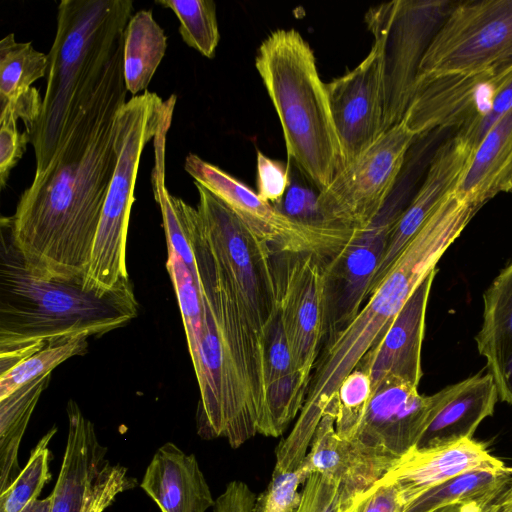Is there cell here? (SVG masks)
Here are the masks:
<instances>
[{
	"mask_svg": "<svg viewBox=\"0 0 512 512\" xmlns=\"http://www.w3.org/2000/svg\"><path fill=\"white\" fill-rule=\"evenodd\" d=\"M124 36L92 76L57 155L2 217L27 269L42 279L84 281L119 156L118 114L127 102Z\"/></svg>",
	"mask_w": 512,
	"mask_h": 512,
	"instance_id": "1",
	"label": "cell"
},
{
	"mask_svg": "<svg viewBox=\"0 0 512 512\" xmlns=\"http://www.w3.org/2000/svg\"><path fill=\"white\" fill-rule=\"evenodd\" d=\"M452 192L400 251L355 318L326 339L298 419L283 441L289 452L307 453L342 381L387 332L408 299L481 209V205L460 199Z\"/></svg>",
	"mask_w": 512,
	"mask_h": 512,
	"instance_id": "2",
	"label": "cell"
},
{
	"mask_svg": "<svg viewBox=\"0 0 512 512\" xmlns=\"http://www.w3.org/2000/svg\"><path fill=\"white\" fill-rule=\"evenodd\" d=\"M138 315L131 282L100 294L83 281L34 276L1 226L0 357L16 365L50 341L101 336Z\"/></svg>",
	"mask_w": 512,
	"mask_h": 512,
	"instance_id": "3",
	"label": "cell"
},
{
	"mask_svg": "<svg viewBox=\"0 0 512 512\" xmlns=\"http://www.w3.org/2000/svg\"><path fill=\"white\" fill-rule=\"evenodd\" d=\"M255 66L279 117L289 162L324 191L345 162L309 43L294 28L277 29L261 43Z\"/></svg>",
	"mask_w": 512,
	"mask_h": 512,
	"instance_id": "4",
	"label": "cell"
},
{
	"mask_svg": "<svg viewBox=\"0 0 512 512\" xmlns=\"http://www.w3.org/2000/svg\"><path fill=\"white\" fill-rule=\"evenodd\" d=\"M132 10L131 0L59 3L41 112L29 134L35 152V175L43 173L57 155L71 103L111 55L124 35Z\"/></svg>",
	"mask_w": 512,
	"mask_h": 512,
	"instance_id": "5",
	"label": "cell"
},
{
	"mask_svg": "<svg viewBox=\"0 0 512 512\" xmlns=\"http://www.w3.org/2000/svg\"><path fill=\"white\" fill-rule=\"evenodd\" d=\"M175 104V95L164 101L146 90L132 96L119 111V156L83 281L85 289L106 294L130 282L127 235L141 155Z\"/></svg>",
	"mask_w": 512,
	"mask_h": 512,
	"instance_id": "6",
	"label": "cell"
},
{
	"mask_svg": "<svg viewBox=\"0 0 512 512\" xmlns=\"http://www.w3.org/2000/svg\"><path fill=\"white\" fill-rule=\"evenodd\" d=\"M456 2L395 0L365 14L381 57L384 133L403 120L421 62Z\"/></svg>",
	"mask_w": 512,
	"mask_h": 512,
	"instance_id": "7",
	"label": "cell"
},
{
	"mask_svg": "<svg viewBox=\"0 0 512 512\" xmlns=\"http://www.w3.org/2000/svg\"><path fill=\"white\" fill-rule=\"evenodd\" d=\"M416 139L401 121L339 171L318 194V208L325 221L353 231L370 227L384 210Z\"/></svg>",
	"mask_w": 512,
	"mask_h": 512,
	"instance_id": "8",
	"label": "cell"
},
{
	"mask_svg": "<svg viewBox=\"0 0 512 512\" xmlns=\"http://www.w3.org/2000/svg\"><path fill=\"white\" fill-rule=\"evenodd\" d=\"M184 169L273 251L310 252L330 260L343 250L355 233L339 226H313L295 221L263 201L247 185L196 154L187 155Z\"/></svg>",
	"mask_w": 512,
	"mask_h": 512,
	"instance_id": "9",
	"label": "cell"
},
{
	"mask_svg": "<svg viewBox=\"0 0 512 512\" xmlns=\"http://www.w3.org/2000/svg\"><path fill=\"white\" fill-rule=\"evenodd\" d=\"M512 48V0L457 1L434 37L418 77L492 68Z\"/></svg>",
	"mask_w": 512,
	"mask_h": 512,
	"instance_id": "10",
	"label": "cell"
},
{
	"mask_svg": "<svg viewBox=\"0 0 512 512\" xmlns=\"http://www.w3.org/2000/svg\"><path fill=\"white\" fill-rule=\"evenodd\" d=\"M327 259L310 252H276L278 310L296 368L312 375L328 332Z\"/></svg>",
	"mask_w": 512,
	"mask_h": 512,
	"instance_id": "11",
	"label": "cell"
},
{
	"mask_svg": "<svg viewBox=\"0 0 512 512\" xmlns=\"http://www.w3.org/2000/svg\"><path fill=\"white\" fill-rule=\"evenodd\" d=\"M505 70L418 77L402 121L417 138L465 128L487 111Z\"/></svg>",
	"mask_w": 512,
	"mask_h": 512,
	"instance_id": "12",
	"label": "cell"
},
{
	"mask_svg": "<svg viewBox=\"0 0 512 512\" xmlns=\"http://www.w3.org/2000/svg\"><path fill=\"white\" fill-rule=\"evenodd\" d=\"M433 407V395H421L411 383L386 378L373 390L354 441L394 464L415 448Z\"/></svg>",
	"mask_w": 512,
	"mask_h": 512,
	"instance_id": "13",
	"label": "cell"
},
{
	"mask_svg": "<svg viewBox=\"0 0 512 512\" xmlns=\"http://www.w3.org/2000/svg\"><path fill=\"white\" fill-rule=\"evenodd\" d=\"M345 165L368 150L383 134L382 64L373 44L352 70L326 83Z\"/></svg>",
	"mask_w": 512,
	"mask_h": 512,
	"instance_id": "14",
	"label": "cell"
},
{
	"mask_svg": "<svg viewBox=\"0 0 512 512\" xmlns=\"http://www.w3.org/2000/svg\"><path fill=\"white\" fill-rule=\"evenodd\" d=\"M402 211L384 208L370 227L356 231L343 250L327 261V338L347 326L364 305L385 253L391 229Z\"/></svg>",
	"mask_w": 512,
	"mask_h": 512,
	"instance_id": "15",
	"label": "cell"
},
{
	"mask_svg": "<svg viewBox=\"0 0 512 512\" xmlns=\"http://www.w3.org/2000/svg\"><path fill=\"white\" fill-rule=\"evenodd\" d=\"M437 269L415 290L387 332L366 353L356 368L370 378L373 390L386 378L418 387L422 378L421 351L428 299Z\"/></svg>",
	"mask_w": 512,
	"mask_h": 512,
	"instance_id": "16",
	"label": "cell"
},
{
	"mask_svg": "<svg viewBox=\"0 0 512 512\" xmlns=\"http://www.w3.org/2000/svg\"><path fill=\"white\" fill-rule=\"evenodd\" d=\"M472 153V148L457 133L447 138L433 152L420 188L391 229L370 291L442 200L455 189Z\"/></svg>",
	"mask_w": 512,
	"mask_h": 512,
	"instance_id": "17",
	"label": "cell"
},
{
	"mask_svg": "<svg viewBox=\"0 0 512 512\" xmlns=\"http://www.w3.org/2000/svg\"><path fill=\"white\" fill-rule=\"evenodd\" d=\"M430 421L414 449L429 450L473 438L494 413L499 393L493 376L476 373L433 394Z\"/></svg>",
	"mask_w": 512,
	"mask_h": 512,
	"instance_id": "18",
	"label": "cell"
},
{
	"mask_svg": "<svg viewBox=\"0 0 512 512\" xmlns=\"http://www.w3.org/2000/svg\"><path fill=\"white\" fill-rule=\"evenodd\" d=\"M502 465L505 463L493 456L485 443L471 438L429 450L412 449L381 478L398 486L407 507L426 491L461 473Z\"/></svg>",
	"mask_w": 512,
	"mask_h": 512,
	"instance_id": "19",
	"label": "cell"
},
{
	"mask_svg": "<svg viewBox=\"0 0 512 512\" xmlns=\"http://www.w3.org/2000/svg\"><path fill=\"white\" fill-rule=\"evenodd\" d=\"M335 406L324 413L302 466L341 484L342 500L366 491L393 465L365 451L356 441L345 440L335 430Z\"/></svg>",
	"mask_w": 512,
	"mask_h": 512,
	"instance_id": "20",
	"label": "cell"
},
{
	"mask_svg": "<svg viewBox=\"0 0 512 512\" xmlns=\"http://www.w3.org/2000/svg\"><path fill=\"white\" fill-rule=\"evenodd\" d=\"M68 435L60 473L51 493L50 512H81L103 469L107 448L98 440L94 424L70 399L66 407Z\"/></svg>",
	"mask_w": 512,
	"mask_h": 512,
	"instance_id": "21",
	"label": "cell"
},
{
	"mask_svg": "<svg viewBox=\"0 0 512 512\" xmlns=\"http://www.w3.org/2000/svg\"><path fill=\"white\" fill-rule=\"evenodd\" d=\"M140 486L161 512H206L215 504L196 457L171 442L157 449Z\"/></svg>",
	"mask_w": 512,
	"mask_h": 512,
	"instance_id": "22",
	"label": "cell"
},
{
	"mask_svg": "<svg viewBox=\"0 0 512 512\" xmlns=\"http://www.w3.org/2000/svg\"><path fill=\"white\" fill-rule=\"evenodd\" d=\"M482 326L475 340L496 383L499 399L512 405V262L483 294Z\"/></svg>",
	"mask_w": 512,
	"mask_h": 512,
	"instance_id": "23",
	"label": "cell"
},
{
	"mask_svg": "<svg viewBox=\"0 0 512 512\" xmlns=\"http://www.w3.org/2000/svg\"><path fill=\"white\" fill-rule=\"evenodd\" d=\"M501 192H512V110L473 151L453 193L483 206Z\"/></svg>",
	"mask_w": 512,
	"mask_h": 512,
	"instance_id": "24",
	"label": "cell"
},
{
	"mask_svg": "<svg viewBox=\"0 0 512 512\" xmlns=\"http://www.w3.org/2000/svg\"><path fill=\"white\" fill-rule=\"evenodd\" d=\"M512 488V467H483L461 473L426 491L404 512H430L468 502H494Z\"/></svg>",
	"mask_w": 512,
	"mask_h": 512,
	"instance_id": "25",
	"label": "cell"
},
{
	"mask_svg": "<svg viewBox=\"0 0 512 512\" xmlns=\"http://www.w3.org/2000/svg\"><path fill=\"white\" fill-rule=\"evenodd\" d=\"M167 48L164 30L151 10H140L129 19L124 32L123 71L132 96L146 91Z\"/></svg>",
	"mask_w": 512,
	"mask_h": 512,
	"instance_id": "26",
	"label": "cell"
},
{
	"mask_svg": "<svg viewBox=\"0 0 512 512\" xmlns=\"http://www.w3.org/2000/svg\"><path fill=\"white\" fill-rule=\"evenodd\" d=\"M51 373L44 374L0 399V493L4 492L21 472L18 450L32 413Z\"/></svg>",
	"mask_w": 512,
	"mask_h": 512,
	"instance_id": "27",
	"label": "cell"
},
{
	"mask_svg": "<svg viewBox=\"0 0 512 512\" xmlns=\"http://www.w3.org/2000/svg\"><path fill=\"white\" fill-rule=\"evenodd\" d=\"M48 55L37 51L32 42H17L13 33L0 41V105L31 88L44 77Z\"/></svg>",
	"mask_w": 512,
	"mask_h": 512,
	"instance_id": "28",
	"label": "cell"
},
{
	"mask_svg": "<svg viewBox=\"0 0 512 512\" xmlns=\"http://www.w3.org/2000/svg\"><path fill=\"white\" fill-rule=\"evenodd\" d=\"M88 338L76 336L52 340L40 351L0 375V399L39 376L51 373L54 368L69 358L85 354Z\"/></svg>",
	"mask_w": 512,
	"mask_h": 512,
	"instance_id": "29",
	"label": "cell"
},
{
	"mask_svg": "<svg viewBox=\"0 0 512 512\" xmlns=\"http://www.w3.org/2000/svg\"><path fill=\"white\" fill-rule=\"evenodd\" d=\"M170 8L180 21L183 41L207 58H213L220 40L216 6L211 0H157Z\"/></svg>",
	"mask_w": 512,
	"mask_h": 512,
	"instance_id": "30",
	"label": "cell"
},
{
	"mask_svg": "<svg viewBox=\"0 0 512 512\" xmlns=\"http://www.w3.org/2000/svg\"><path fill=\"white\" fill-rule=\"evenodd\" d=\"M57 427L53 426L31 451L30 457L11 485L0 493V512H21L31 501L38 499L51 479L49 464L52 454L49 443Z\"/></svg>",
	"mask_w": 512,
	"mask_h": 512,
	"instance_id": "31",
	"label": "cell"
},
{
	"mask_svg": "<svg viewBox=\"0 0 512 512\" xmlns=\"http://www.w3.org/2000/svg\"><path fill=\"white\" fill-rule=\"evenodd\" d=\"M167 271L177 296L191 360L195 359L203 336L204 312L199 279L182 260L167 249Z\"/></svg>",
	"mask_w": 512,
	"mask_h": 512,
	"instance_id": "32",
	"label": "cell"
},
{
	"mask_svg": "<svg viewBox=\"0 0 512 512\" xmlns=\"http://www.w3.org/2000/svg\"><path fill=\"white\" fill-rule=\"evenodd\" d=\"M372 396L369 376L355 368L341 383L335 399V430L342 439H355Z\"/></svg>",
	"mask_w": 512,
	"mask_h": 512,
	"instance_id": "33",
	"label": "cell"
},
{
	"mask_svg": "<svg viewBox=\"0 0 512 512\" xmlns=\"http://www.w3.org/2000/svg\"><path fill=\"white\" fill-rule=\"evenodd\" d=\"M308 476L302 465L292 471L274 469L266 490L256 498L254 512H297L302 499L299 486Z\"/></svg>",
	"mask_w": 512,
	"mask_h": 512,
	"instance_id": "34",
	"label": "cell"
},
{
	"mask_svg": "<svg viewBox=\"0 0 512 512\" xmlns=\"http://www.w3.org/2000/svg\"><path fill=\"white\" fill-rule=\"evenodd\" d=\"M512 110V66L507 68L497 85L487 111L470 125L455 131L474 151L490 129Z\"/></svg>",
	"mask_w": 512,
	"mask_h": 512,
	"instance_id": "35",
	"label": "cell"
},
{
	"mask_svg": "<svg viewBox=\"0 0 512 512\" xmlns=\"http://www.w3.org/2000/svg\"><path fill=\"white\" fill-rule=\"evenodd\" d=\"M137 485V479L128 475L120 464H108L100 474L81 512H104L116 496Z\"/></svg>",
	"mask_w": 512,
	"mask_h": 512,
	"instance_id": "36",
	"label": "cell"
},
{
	"mask_svg": "<svg viewBox=\"0 0 512 512\" xmlns=\"http://www.w3.org/2000/svg\"><path fill=\"white\" fill-rule=\"evenodd\" d=\"M297 370L298 369L295 366L278 310L274 320L269 327L266 338V387L269 383L274 382Z\"/></svg>",
	"mask_w": 512,
	"mask_h": 512,
	"instance_id": "37",
	"label": "cell"
},
{
	"mask_svg": "<svg viewBox=\"0 0 512 512\" xmlns=\"http://www.w3.org/2000/svg\"><path fill=\"white\" fill-rule=\"evenodd\" d=\"M256 183L258 196L263 201L278 207L291 183L290 168L257 151Z\"/></svg>",
	"mask_w": 512,
	"mask_h": 512,
	"instance_id": "38",
	"label": "cell"
},
{
	"mask_svg": "<svg viewBox=\"0 0 512 512\" xmlns=\"http://www.w3.org/2000/svg\"><path fill=\"white\" fill-rule=\"evenodd\" d=\"M308 184L294 180L290 183L282 203L277 207L288 217L303 224L332 226L323 218L318 208V194Z\"/></svg>",
	"mask_w": 512,
	"mask_h": 512,
	"instance_id": "39",
	"label": "cell"
},
{
	"mask_svg": "<svg viewBox=\"0 0 512 512\" xmlns=\"http://www.w3.org/2000/svg\"><path fill=\"white\" fill-rule=\"evenodd\" d=\"M341 501L339 482L319 473H311L304 483L297 512H337Z\"/></svg>",
	"mask_w": 512,
	"mask_h": 512,
	"instance_id": "40",
	"label": "cell"
},
{
	"mask_svg": "<svg viewBox=\"0 0 512 512\" xmlns=\"http://www.w3.org/2000/svg\"><path fill=\"white\" fill-rule=\"evenodd\" d=\"M30 142V135L26 131L19 132L16 121H0V186L2 189L7 184L11 170L22 158Z\"/></svg>",
	"mask_w": 512,
	"mask_h": 512,
	"instance_id": "41",
	"label": "cell"
},
{
	"mask_svg": "<svg viewBox=\"0 0 512 512\" xmlns=\"http://www.w3.org/2000/svg\"><path fill=\"white\" fill-rule=\"evenodd\" d=\"M358 496V512H404L406 509L398 486L382 478Z\"/></svg>",
	"mask_w": 512,
	"mask_h": 512,
	"instance_id": "42",
	"label": "cell"
},
{
	"mask_svg": "<svg viewBox=\"0 0 512 512\" xmlns=\"http://www.w3.org/2000/svg\"><path fill=\"white\" fill-rule=\"evenodd\" d=\"M42 99L39 91L31 87L14 98L0 105V121L22 119L26 132L31 133L41 112Z\"/></svg>",
	"mask_w": 512,
	"mask_h": 512,
	"instance_id": "43",
	"label": "cell"
},
{
	"mask_svg": "<svg viewBox=\"0 0 512 512\" xmlns=\"http://www.w3.org/2000/svg\"><path fill=\"white\" fill-rule=\"evenodd\" d=\"M256 498L246 483L235 480L215 500L214 512H254Z\"/></svg>",
	"mask_w": 512,
	"mask_h": 512,
	"instance_id": "44",
	"label": "cell"
},
{
	"mask_svg": "<svg viewBox=\"0 0 512 512\" xmlns=\"http://www.w3.org/2000/svg\"><path fill=\"white\" fill-rule=\"evenodd\" d=\"M494 502H468L452 504L437 508L430 512H488V509Z\"/></svg>",
	"mask_w": 512,
	"mask_h": 512,
	"instance_id": "45",
	"label": "cell"
},
{
	"mask_svg": "<svg viewBox=\"0 0 512 512\" xmlns=\"http://www.w3.org/2000/svg\"><path fill=\"white\" fill-rule=\"evenodd\" d=\"M488 512H512V488L496 500Z\"/></svg>",
	"mask_w": 512,
	"mask_h": 512,
	"instance_id": "46",
	"label": "cell"
},
{
	"mask_svg": "<svg viewBox=\"0 0 512 512\" xmlns=\"http://www.w3.org/2000/svg\"><path fill=\"white\" fill-rule=\"evenodd\" d=\"M52 496L31 501L21 512H50Z\"/></svg>",
	"mask_w": 512,
	"mask_h": 512,
	"instance_id": "47",
	"label": "cell"
},
{
	"mask_svg": "<svg viewBox=\"0 0 512 512\" xmlns=\"http://www.w3.org/2000/svg\"><path fill=\"white\" fill-rule=\"evenodd\" d=\"M359 493L342 500L337 512H358Z\"/></svg>",
	"mask_w": 512,
	"mask_h": 512,
	"instance_id": "48",
	"label": "cell"
},
{
	"mask_svg": "<svg viewBox=\"0 0 512 512\" xmlns=\"http://www.w3.org/2000/svg\"><path fill=\"white\" fill-rule=\"evenodd\" d=\"M512 66V48L502 56L493 66L496 70L502 71Z\"/></svg>",
	"mask_w": 512,
	"mask_h": 512,
	"instance_id": "49",
	"label": "cell"
}]
</instances>
